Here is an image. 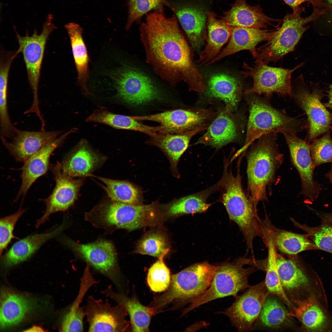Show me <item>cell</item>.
<instances>
[{"label":"cell","instance_id":"cell-1","mask_svg":"<svg viewBox=\"0 0 332 332\" xmlns=\"http://www.w3.org/2000/svg\"><path fill=\"white\" fill-rule=\"evenodd\" d=\"M140 32L147 61L163 78L172 86L183 81L190 91H205L203 77L193 62L175 16L167 18L160 13H151Z\"/></svg>","mask_w":332,"mask_h":332},{"label":"cell","instance_id":"cell-2","mask_svg":"<svg viewBox=\"0 0 332 332\" xmlns=\"http://www.w3.org/2000/svg\"><path fill=\"white\" fill-rule=\"evenodd\" d=\"M275 134L259 138L247 156V173L249 195L257 208L259 202L267 200V191L273 184L277 169L283 161L279 151Z\"/></svg>","mask_w":332,"mask_h":332},{"label":"cell","instance_id":"cell-3","mask_svg":"<svg viewBox=\"0 0 332 332\" xmlns=\"http://www.w3.org/2000/svg\"><path fill=\"white\" fill-rule=\"evenodd\" d=\"M239 169L236 175L225 170L219 185L221 190V200L230 219L235 222L242 231L247 248L253 251L255 238L262 239L261 221L250 195L243 189Z\"/></svg>","mask_w":332,"mask_h":332},{"label":"cell","instance_id":"cell-4","mask_svg":"<svg viewBox=\"0 0 332 332\" xmlns=\"http://www.w3.org/2000/svg\"><path fill=\"white\" fill-rule=\"evenodd\" d=\"M218 267L204 262L171 275L168 288L149 306L154 307L157 313L170 304L178 308L192 303L208 288Z\"/></svg>","mask_w":332,"mask_h":332},{"label":"cell","instance_id":"cell-5","mask_svg":"<svg viewBox=\"0 0 332 332\" xmlns=\"http://www.w3.org/2000/svg\"><path fill=\"white\" fill-rule=\"evenodd\" d=\"M305 8L299 6L293 13L287 14L283 20L281 26L276 30L266 43L256 49L252 55L255 63L267 64L275 62L288 53L293 51L304 32L309 28L306 25L316 21L325 13V10L313 7L311 14L303 17Z\"/></svg>","mask_w":332,"mask_h":332},{"label":"cell","instance_id":"cell-6","mask_svg":"<svg viewBox=\"0 0 332 332\" xmlns=\"http://www.w3.org/2000/svg\"><path fill=\"white\" fill-rule=\"evenodd\" d=\"M253 94H250L247 100L249 114L246 139L239 152H243L255 140L264 135L287 130L297 132L302 128L299 121L275 109Z\"/></svg>","mask_w":332,"mask_h":332},{"label":"cell","instance_id":"cell-7","mask_svg":"<svg viewBox=\"0 0 332 332\" xmlns=\"http://www.w3.org/2000/svg\"><path fill=\"white\" fill-rule=\"evenodd\" d=\"M249 262V260L243 259L218 266L208 288L184 309L182 314L185 315L196 308L217 298L229 296L236 297L239 292L248 288L250 286L249 277L255 271L254 267H243Z\"/></svg>","mask_w":332,"mask_h":332},{"label":"cell","instance_id":"cell-8","mask_svg":"<svg viewBox=\"0 0 332 332\" xmlns=\"http://www.w3.org/2000/svg\"><path fill=\"white\" fill-rule=\"evenodd\" d=\"M111 76L117 97L133 106L146 104L161 98V93L152 78L134 66L125 65L112 72Z\"/></svg>","mask_w":332,"mask_h":332},{"label":"cell","instance_id":"cell-9","mask_svg":"<svg viewBox=\"0 0 332 332\" xmlns=\"http://www.w3.org/2000/svg\"><path fill=\"white\" fill-rule=\"evenodd\" d=\"M53 17L49 15L43 26L42 32L38 34L36 30L31 36L27 33L22 37L16 32L19 47L18 53H22L26 65L28 80L31 88L33 101L29 109L32 113L40 112L38 97V87L41 69L46 43L51 33L56 28L52 22Z\"/></svg>","mask_w":332,"mask_h":332},{"label":"cell","instance_id":"cell-10","mask_svg":"<svg viewBox=\"0 0 332 332\" xmlns=\"http://www.w3.org/2000/svg\"><path fill=\"white\" fill-rule=\"evenodd\" d=\"M255 63L251 66L244 63L245 70L240 73L244 77H251L253 80L252 86L245 91L246 95L255 93L269 96L275 93L283 96L291 95L292 74L302 64L289 69L272 67L262 63Z\"/></svg>","mask_w":332,"mask_h":332},{"label":"cell","instance_id":"cell-11","mask_svg":"<svg viewBox=\"0 0 332 332\" xmlns=\"http://www.w3.org/2000/svg\"><path fill=\"white\" fill-rule=\"evenodd\" d=\"M270 294L263 280L255 285L250 286L241 294L237 295L233 304L221 313L229 318L239 331L251 330L258 320Z\"/></svg>","mask_w":332,"mask_h":332},{"label":"cell","instance_id":"cell-12","mask_svg":"<svg viewBox=\"0 0 332 332\" xmlns=\"http://www.w3.org/2000/svg\"><path fill=\"white\" fill-rule=\"evenodd\" d=\"M211 111L178 109L143 116H131L137 121H148L160 124L158 132L180 134L192 130L207 123L215 116Z\"/></svg>","mask_w":332,"mask_h":332},{"label":"cell","instance_id":"cell-13","mask_svg":"<svg viewBox=\"0 0 332 332\" xmlns=\"http://www.w3.org/2000/svg\"><path fill=\"white\" fill-rule=\"evenodd\" d=\"M296 132L287 130L281 133L285 139L292 163L300 176L302 184L300 194L313 201L317 199L321 188L314 178L315 168L313 164L309 145L298 138L296 135Z\"/></svg>","mask_w":332,"mask_h":332},{"label":"cell","instance_id":"cell-14","mask_svg":"<svg viewBox=\"0 0 332 332\" xmlns=\"http://www.w3.org/2000/svg\"><path fill=\"white\" fill-rule=\"evenodd\" d=\"M64 243L101 273L116 282L118 278L117 255L113 244L100 240L86 244L64 238Z\"/></svg>","mask_w":332,"mask_h":332},{"label":"cell","instance_id":"cell-15","mask_svg":"<svg viewBox=\"0 0 332 332\" xmlns=\"http://www.w3.org/2000/svg\"><path fill=\"white\" fill-rule=\"evenodd\" d=\"M89 332H125L129 327L127 312L121 305L113 306L90 296L84 310Z\"/></svg>","mask_w":332,"mask_h":332},{"label":"cell","instance_id":"cell-16","mask_svg":"<svg viewBox=\"0 0 332 332\" xmlns=\"http://www.w3.org/2000/svg\"><path fill=\"white\" fill-rule=\"evenodd\" d=\"M52 172L55 186L49 196L43 200L46 209L43 215L37 220V228L47 221L51 214L66 210L71 207L76 200L84 183L83 178L74 179L64 173L59 162H57L53 167Z\"/></svg>","mask_w":332,"mask_h":332},{"label":"cell","instance_id":"cell-17","mask_svg":"<svg viewBox=\"0 0 332 332\" xmlns=\"http://www.w3.org/2000/svg\"><path fill=\"white\" fill-rule=\"evenodd\" d=\"M323 96L319 89L310 90L304 85L299 86L294 94L295 100L307 116L310 140L327 132L332 122V113L321 101Z\"/></svg>","mask_w":332,"mask_h":332},{"label":"cell","instance_id":"cell-18","mask_svg":"<svg viewBox=\"0 0 332 332\" xmlns=\"http://www.w3.org/2000/svg\"><path fill=\"white\" fill-rule=\"evenodd\" d=\"M76 130L72 128L53 139L24 162L22 169V184L16 200L22 196L24 197L37 179L47 172L52 153L63 144L69 135Z\"/></svg>","mask_w":332,"mask_h":332},{"label":"cell","instance_id":"cell-19","mask_svg":"<svg viewBox=\"0 0 332 332\" xmlns=\"http://www.w3.org/2000/svg\"><path fill=\"white\" fill-rule=\"evenodd\" d=\"M61 130L30 131L18 130L10 141L1 137L2 142L17 161L24 162L53 139L62 134Z\"/></svg>","mask_w":332,"mask_h":332},{"label":"cell","instance_id":"cell-20","mask_svg":"<svg viewBox=\"0 0 332 332\" xmlns=\"http://www.w3.org/2000/svg\"><path fill=\"white\" fill-rule=\"evenodd\" d=\"M276 263L281 283L291 302L302 299L310 285L308 275L295 258H287L277 253Z\"/></svg>","mask_w":332,"mask_h":332},{"label":"cell","instance_id":"cell-21","mask_svg":"<svg viewBox=\"0 0 332 332\" xmlns=\"http://www.w3.org/2000/svg\"><path fill=\"white\" fill-rule=\"evenodd\" d=\"M106 157L94 152L86 142L81 141L61 163L63 172L72 177L89 175L103 164Z\"/></svg>","mask_w":332,"mask_h":332},{"label":"cell","instance_id":"cell-22","mask_svg":"<svg viewBox=\"0 0 332 332\" xmlns=\"http://www.w3.org/2000/svg\"><path fill=\"white\" fill-rule=\"evenodd\" d=\"M231 35L227 45L205 66L242 50H249L252 54L257 45L268 41L276 30L239 26H231Z\"/></svg>","mask_w":332,"mask_h":332},{"label":"cell","instance_id":"cell-23","mask_svg":"<svg viewBox=\"0 0 332 332\" xmlns=\"http://www.w3.org/2000/svg\"><path fill=\"white\" fill-rule=\"evenodd\" d=\"M223 14L220 18L231 26L266 29L269 26H274L273 22L281 21L268 17L259 5L250 6L246 0H236L231 9Z\"/></svg>","mask_w":332,"mask_h":332},{"label":"cell","instance_id":"cell-24","mask_svg":"<svg viewBox=\"0 0 332 332\" xmlns=\"http://www.w3.org/2000/svg\"><path fill=\"white\" fill-rule=\"evenodd\" d=\"M231 112L225 109L219 113L196 144L219 148L235 140L238 135V126Z\"/></svg>","mask_w":332,"mask_h":332},{"label":"cell","instance_id":"cell-25","mask_svg":"<svg viewBox=\"0 0 332 332\" xmlns=\"http://www.w3.org/2000/svg\"><path fill=\"white\" fill-rule=\"evenodd\" d=\"M261 225L263 237L270 238L276 248L283 253L294 255L312 248V244L307 236L278 228L272 224L267 216L262 220Z\"/></svg>","mask_w":332,"mask_h":332},{"label":"cell","instance_id":"cell-26","mask_svg":"<svg viewBox=\"0 0 332 332\" xmlns=\"http://www.w3.org/2000/svg\"><path fill=\"white\" fill-rule=\"evenodd\" d=\"M294 305L290 311L291 315L300 322L302 328L311 331L327 330L329 321L325 310L315 297L307 298L291 302Z\"/></svg>","mask_w":332,"mask_h":332},{"label":"cell","instance_id":"cell-27","mask_svg":"<svg viewBox=\"0 0 332 332\" xmlns=\"http://www.w3.org/2000/svg\"><path fill=\"white\" fill-rule=\"evenodd\" d=\"M242 86L237 78L223 73L212 75L209 78L205 91L207 96L223 101L226 109L232 112L239 103Z\"/></svg>","mask_w":332,"mask_h":332},{"label":"cell","instance_id":"cell-28","mask_svg":"<svg viewBox=\"0 0 332 332\" xmlns=\"http://www.w3.org/2000/svg\"><path fill=\"white\" fill-rule=\"evenodd\" d=\"M0 300V325L2 329L19 323L35 305L32 300L6 290L2 291Z\"/></svg>","mask_w":332,"mask_h":332},{"label":"cell","instance_id":"cell-29","mask_svg":"<svg viewBox=\"0 0 332 332\" xmlns=\"http://www.w3.org/2000/svg\"><path fill=\"white\" fill-rule=\"evenodd\" d=\"M103 293L125 308L129 316L132 331H149L151 318L156 314L154 307L144 306L135 297L129 298L117 293L111 286H109Z\"/></svg>","mask_w":332,"mask_h":332},{"label":"cell","instance_id":"cell-30","mask_svg":"<svg viewBox=\"0 0 332 332\" xmlns=\"http://www.w3.org/2000/svg\"><path fill=\"white\" fill-rule=\"evenodd\" d=\"M64 227L63 223L49 231L31 235L17 241L2 257L3 263L10 266L25 260L44 243L59 234Z\"/></svg>","mask_w":332,"mask_h":332},{"label":"cell","instance_id":"cell-31","mask_svg":"<svg viewBox=\"0 0 332 332\" xmlns=\"http://www.w3.org/2000/svg\"><path fill=\"white\" fill-rule=\"evenodd\" d=\"M207 123L189 131L180 134L157 132L149 136L148 144L161 149L169 158L172 164L176 166L181 156L187 149L192 138L196 133L207 128Z\"/></svg>","mask_w":332,"mask_h":332},{"label":"cell","instance_id":"cell-32","mask_svg":"<svg viewBox=\"0 0 332 332\" xmlns=\"http://www.w3.org/2000/svg\"><path fill=\"white\" fill-rule=\"evenodd\" d=\"M216 16L213 13H208L207 44L197 61L201 65L205 66L213 59L231 36V26L223 20L217 19Z\"/></svg>","mask_w":332,"mask_h":332},{"label":"cell","instance_id":"cell-33","mask_svg":"<svg viewBox=\"0 0 332 332\" xmlns=\"http://www.w3.org/2000/svg\"><path fill=\"white\" fill-rule=\"evenodd\" d=\"M175 13L192 46L198 50L205 35L206 12L198 8L184 6L176 10Z\"/></svg>","mask_w":332,"mask_h":332},{"label":"cell","instance_id":"cell-34","mask_svg":"<svg viewBox=\"0 0 332 332\" xmlns=\"http://www.w3.org/2000/svg\"><path fill=\"white\" fill-rule=\"evenodd\" d=\"M65 27L70 40L79 84L84 94H90L86 85L88 78L89 58L82 38V29L79 25L74 22L66 24Z\"/></svg>","mask_w":332,"mask_h":332},{"label":"cell","instance_id":"cell-35","mask_svg":"<svg viewBox=\"0 0 332 332\" xmlns=\"http://www.w3.org/2000/svg\"><path fill=\"white\" fill-rule=\"evenodd\" d=\"M86 121L88 122L103 124L117 129L137 131L149 136L158 132L160 129L159 126H148L134 119L131 116L115 114L104 108L94 111Z\"/></svg>","mask_w":332,"mask_h":332},{"label":"cell","instance_id":"cell-36","mask_svg":"<svg viewBox=\"0 0 332 332\" xmlns=\"http://www.w3.org/2000/svg\"><path fill=\"white\" fill-rule=\"evenodd\" d=\"M279 298L270 294L267 297L258 320L264 327L280 329L290 327L293 316Z\"/></svg>","mask_w":332,"mask_h":332},{"label":"cell","instance_id":"cell-37","mask_svg":"<svg viewBox=\"0 0 332 332\" xmlns=\"http://www.w3.org/2000/svg\"><path fill=\"white\" fill-rule=\"evenodd\" d=\"M96 283L89 270L85 269L81 279L78 294L63 319L61 326L62 331H83V319L85 315V311L80 306V304L88 289Z\"/></svg>","mask_w":332,"mask_h":332},{"label":"cell","instance_id":"cell-38","mask_svg":"<svg viewBox=\"0 0 332 332\" xmlns=\"http://www.w3.org/2000/svg\"><path fill=\"white\" fill-rule=\"evenodd\" d=\"M264 243L268 248L267 263L266 265L265 282L266 287L270 294L279 298L290 310L293 305L288 298L283 288L279 275L276 263L277 249L271 239L265 236Z\"/></svg>","mask_w":332,"mask_h":332},{"label":"cell","instance_id":"cell-39","mask_svg":"<svg viewBox=\"0 0 332 332\" xmlns=\"http://www.w3.org/2000/svg\"><path fill=\"white\" fill-rule=\"evenodd\" d=\"M101 181V187L111 200L121 203L137 205L140 194L138 189L130 183L95 176Z\"/></svg>","mask_w":332,"mask_h":332},{"label":"cell","instance_id":"cell-40","mask_svg":"<svg viewBox=\"0 0 332 332\" xmlns=\"http://www.w3.org/2000/svg\"><path fill=\"white\" fill-rule=\"evenodd\" d=\"M209 192V190L180 199L170 206L169 214L176 215L206 211L211 205L207 202Z\"/></svg>","mask_w":332,"mask_h":332},{"label":"cell","instance_id":"cell-41","mask_svg":"<svg viewBox=\"0 0 332 332\" xmlns=\"http://www.w3.org/2000/svg\"><path fill=\"white\" fill-rule=\"evenodd\" d=\"M167 253L163 254L149 269L147 282L150 289L156 292L166 291L171 281L169 268L164 263L163 259Z\"/></svg>","mask_w":332,"mask_h":332},{"label":"cell","instance_id":"cell-42","mask_svg":"<svg viewBox=\"0 0 332 332\" xmlns=\"http://www.w3.org/2000/svg\"><path fill=\"white\" fill-rule=\"evenodd\" d=\"M169 251L165 235L159 232H153L146 234L138 242L135 252L159 258Z\"/></svg>","mask_w":332,"mask_h":332},{"label":"cell","instance_id":"cell-43","mask_svg":"<svg viewBox=\"0 0 332 332\" xmlns=\"http://www.w3.org/2000/svg\"><path fill=\"white\" fill-rule=\"evenodd\" d=\"M313 165L332 163V139L328 132L321 138L315 139L309 145Z\"/></svg>","mask_w":332,"mask_h":332},{"label":"cell","instance_id":"cell-44","mask_svg":"<svg viewBox=\"0 0 332 332\" xmlns=\"http://www.w3.org/2000/svg\"><path fill=\"white\" fill-rule=\"evenodd\" d=\"M26 209L20 207L14 213L1 218L0 220V252L1 255L11 240L16 237L13 235L15 225Z\"/></svg>","mask_w":332,"mask_h":332},{"label":"cell","instance_id":"cell-45","mask_svg":"<svg viewBox=\"0 0 332 332\" xmlns=\"http://www.w3.org/2000/svg\"><path fill=\"white\" fill-rule=\"evenodd\" d=\"M163 0H128V16L126 26L128 30L133 23L149 11L161 7Z\"/></svg>","mask_w":332,"mask_h":332},{"label":"cell","instance_id":"cell-46","mask_svg":"<svg viewBox=\"0 0 332 332\" xmlns=\"http://www.w3.org/2000/svg\"><path fill=\"white\" fill-rule=\"evenodd\" d=\"M313 240L318 248L332 253V227H321L314 233Z\"/></svg>","mask_w":332,"mask_h":332},{"label":"cell","instance_id":"cell-47","mask_svg":"<svg viewBox=\"0 0 332 332\" xmlns=\"http://www.w3.org/2000/svg\"><path fill=\"white\" fill-rule=\"evenodd\" d=\"M283 1L290 7L293 11L296 10L302 3L306 2L310 3L313 7L325 10H328L331 7V6L326 2V0H283Z\"/></svg>","mask_w":332,"mask_h":332},{"label":"cell","instance_id":"cell-48","mask_svg":"<svg viewBox=\"0 0 332 332\" xmlns=\"http://www.w3.org/2000/svg\"><path fill=\"white\" fill-rule=\"evenodd\" d=\"M326 2L330 5L331 8L325 10L326 13L322 15L315 21L322 22L324 23L325 26L329 27L330 29H332V0H326Z\"/></svg>","mask_w":332,"mask_h":332},{"label":"cell","instance_id":"cell-49","mask_svg":"<svg viewBox=\"0 0 332 332\" xmlns=\"http://www.w3.org/2000/svg\"><path fill=\"white\" fill-rule=\"evenodd\" d=\"M327 93L329 100L328 102L323 104L326 107L332 109V84L329 86Z\"/></svg>","mask_w":332,"mask_h":332},{"label":"cell","instance_id":"cell-50","mask_svg":"<svg viewBox=\"0 0 332 332\" xmlns=\"http://www.w3.org/2000/svg\"><path fill=\"white\" fill-rule=\"evenodd\" d=\"M25 331H30V332H41L44 331L43 329L41 327L38 326H34L28 329L27 330Z\"/></svg>","mask_w":332,"mask_h":332},{"label":"cell","instance_id":"cell-51","mask_svg":"<svg viewBox=\"0 0 332 332\" xmlns=\"http://www.w3.org/2000/svg\"><path fill=\"white\" fill-rule=\"evenodd\" d=\"M327 176L332 183V166L330 171L327 174Z\"/></svg>","mask_w":332,"mask_h":332},{"label":"cell","instance_id":"cell-52","mask_svg":"<svg viewBox=\"0 0 332 332\" xmlns=\"http://www.w3.org/2000/svg\"><path fill=\"white\" fill-rule=\"evenodd\" d=\"M328 219L329 220V222H330V223L332 226V216L331 217H330Z\"/></svg>","mask_w":332,"mask_h":332}]
</instances>
